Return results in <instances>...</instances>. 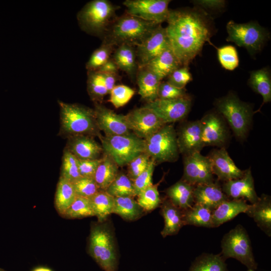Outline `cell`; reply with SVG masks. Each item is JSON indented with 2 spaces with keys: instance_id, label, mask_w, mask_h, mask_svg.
<instances>
[{
  "instance_id": "6da1fadb",
  "label": "cell",
  "mask_w": 271,
  "mask_h": 271,
  "mask_svg": "<svg viewBox=\"0 0 271 271\" xmlns=\"http://www.w3.org/2000/svg\"><path fill=\"white\" fill-rule=\"evenodd\" d=\"M211 18L200 8L169 10L165 28L171 49L181 66H188L205 43H210Z\"/></svg>"
},
{
  "instance_id": "7a4b0ae2",
  "label": "cell",
  "mask_w": 271,
  "mask_h": 271,
  "mask_svg": "<svg viewBox=\"0 0 271 271\" xmlns=\"http://www.w3.org/2000/svg\"><path fill=\"white\" fill-rule=\"evenodd\" d=\"M160 24L125 14L116 17L103 37L114 46L122 44L137 46Z\"/></svg>"
},
{
  "instance_id": "3957f363",
  "label": "cell",
  "mask_w": 271,
  "mask_h": 271,
  "mask_svg": "<svg viewBox=\"0 0 271 271\" xmlns=\"http://www.w3.org/2000/svg\"><path fill=\"white\" fill-rule=\"evenodd\" d=\"M60 107L59 134L67 138L100 134L93 109L76 103H68L58 100Z\"/></svg>"
},
{
  "instance_id": "277c9868",
  "label": "cell",
  "mask_w": 271,
  "mask_h": 271,
  "mask_svg": "<svg viewBox=\"0 0 271 271\" xmlns=\"http://www.w3.org/2000/svg\"><path fill=\"white\" fill-rule=\"evenodd\" d=\"M88 252L103 270L117 271L118 261L115 237L106 221L92 226Z\"/></svg>"
},
{
  "instance_id": "5b68a950",
  "label": "cell",
  "mask_w": 271,
  "mask_h": 271,
  "mask_svg": "<svg viewBox=\"0 0 271 271\" xmlns=\"http://www.w3.org/2000/svg\"><path fill=\"white\" fill-rule=\"evenodd\" d=\"M118 8L107 0L91 1L77 14L79 25L87 34L103 38L117 17Z\"/></svg>"
},
{
  "instance_id": "8992f818",
  "label": "cell",
  "mask_w": 271,
  "mask_h": 271,
  "mask_svg": "<svg viewBox=\"0 0 271 271\" xmlns=\"http://www.w3.org/2000/svg\"><path fill=\"white\" fill-rule=\"evenodd\" d=\"M215 106L227 121L236 138L244 139L252 122V107L241 101L233 93L217 99Z\"/></svg>"
},
{
  "instance_id": "52a82bcc",
  "label": "cell",
  "mask_w": 271,
  "mask_h": 271,
  "mask_svg": "<svg viewBox=\"0 0 271 271\" xmlns=\"http://www.w3.org/2000/svg\"><path fill=\"white\" fill-rule=\"evenodd\" d=\"M103 154L110 157L118 165H127L133 159L145 153L144 140L132 132L120 136H98Z\"/></svg>"
},
{
  "instance_id": "ba28073f",
  "label": "cell",
  "mask_w": 271,
  "mask_h": 271,
  "mask_svg": "<svg viewBox=\"0 0 271 271\" xmlns=\"http://www.w3.org/2000/svg\"><path fill=\"white\" fill-rule=\"evenodd\" d=\"M221 248L220 254L225 260L234 258L247 269L256 270L258 264L253 255L250 239L242 225H237L223 235Z\"/></svg>"
},
{
  "instance_id": "9c48e42d",
  "label": "cell",
  "mask_w": 271,
  "mask_h": 271,
  "mask_svg": "<svg viewBox=\"0 0 271 271\" xmlns=\"http://www.w3.org/2000/svg\"><path fill=\"white\" fill-rule=\"evenodd\" d=\"M144 141L145 153L156 164L177 160L180 153L173 124H165Z\"/></svg>"
},
{
  "instance_id": "30bf717a",
  "label": "cell",
  "mask_w": 271,
  "mask_h": 271,
  "mask_svg": "<svg viewBox=\"0 0 271 271\" xmlns=\"http://www.w3.org/2000/svg\"><path fill=\"white\" fill-rule=\"evenodd\" d=\"M226 40L245 48L251 54L260 51L269 38L268 32L258 23L238 24L229 21L226 25Z\"/></svg>"
},
{
  "instance_id": "8fae6325",
  "label": "cell",
  "mask_w": 271,
  "mask_h": 271,
  "mask_svg": "<svg viewBox=\"0 0 271 271\" xmlns=\"http://www.w3.org/2000/svg\"><path fill=\"white\" fill-rule=\"evenodd\" d=\"M170 0H126V13L142 20L161 24L166 21Z\"/></svg>"
},
{
  "instance_id": "7c38bea8",
  "label": "cell",
  "mask_w": 271,
  "mask_h": 271,
  "mask_svg": "<svg viewBox=\"0 0 271 271\" xmlns=\"http://www.w3.org/2000/svg\"><path fill=\"white\" fill-rule=\"evenodd\" d=\"M183 180L193 185L209 183L215 180L210 160L200 152L184 155Z\"/></svg>"
},
{
  "instance_id": "4fadbf2b",
  "label": "cell",
  "mask_w": 271,
  "mask_h": 271,
  "mask_svg": "<svg viewBox=\"0 0 271 271\" xmlns=\"http://www.w3.org/2000/svg\"><path fill=\"white\" fill-rule=\"evenodd\" d=\"M192 104L191 98L174 99H157L145 106L152 110L164 124H171L184 119L189 113Z\"/></svg>"
},
{
  "instance_id": "5bb4252c",
  "label": "cell",
  "mask_w": 271,
  "mask_h": 271,
  "mask_svg": "<svg viewBox=\"0 0 271 271\" xmlns=\"http://www.w3.org/2000/svg\"><path fill=\"white\" fill-rule=\"evenodd\" d=\"M125 116L130 131L144 140L166 124L152 110L145 106L131 110Z\"/></svg>"
},
{
  "instance_id": "9a60e30c",
  "label": "cell",
  "mask_w": 271,
  "mask_h": 271,
  "mask_svg": "<svg viewBox=\"0 0 271 271\" xmlns=\"http://www.w3.org/2000/svg\"><path fill=\"white\" fill-rule=\"evenodd\" d=\"M170 46L166 28L159 25L136 50L139 67L146 65Z\"/></svg>"
},
{
  "instance_id": "2e32d148",
  "label": "cell",
  "mask_w": 271,
  "mask_h": 271,
  "mask_svg": "<svg viewBox=\"0 0 271 271\" xmlns=\"http://www.w3.org/2000/svg\"><path fill=\"white\" fill-rule=\"evenodd\" d=\"M97 127L105 136H120L131 133L125 115L117 114L100 103H94Z\"/></svg>"
},
{
  "instance_id": "e0dca14e",
  "label": "cell",
  "mask_w": 271,
  "mask_h": 271,
  "mask_svg": "<svg viewBox=\"0 0 271 271\" xmlns=\"http://www.w3.org/2000/svg\"><path fill=\"white\" fill-rule=\"evenodd\" d=\"M221 187L229 199H242L252 204L259 198L255 190L254 179L250 168L244 171L240 178L223 182Z\"/></svg>"
},
{
  "instance_id": "ac0fdd59",
  "label": "cell",
  "mask_w": 271,
  "mask_h": 271,
  "mask_svg": "<svg viewBox=\"0 0 271 271\" xmlns=\"http://www.w3.org/2000/svg\"><path fill=\"white\" fill-rule=\"evenodd\" d=\"M200 121L202 148L208 146L221 147L225 144L228 132L220 116L215 113H209L204 115Z\"/></svg>"
},
{
  "instance_id": "d6986e66",
  "label": "cell",
  "mask_w": 271,
  "mask_h": 271,
  "mask_svg": "<svg viewBox=\"0 0 271 271\" xmlns=\"http://www.w3.org/2000/svg\"><path fill=\"white\" fill-rule=\"evenodd\" d=\"M209 158L213 175L218 181L223 182L236 179L242 176L244 171L239 169L234 164L226 149H214Z\"/></svg>"
},
{
  "instance_id": "ffe728a7",
  "label": "cell",
  "mask_w": 271,
  "mask_h": 271,
  "mask_svg": "<svg viewBox=\"0 0 271 271\" xmlns=\"http://www.w3.org/2000/svg\"><path fill=\"white\" fill-rule=\"evenodd\" d=\"M201 132L200 120L188 121L182 124L176 131L179 153L184 156L200 152L203 148Z\"/></svg>"
},
{
  "instance_id": "44dd1931",
  "label": "cell",
  "mask_w": 271,
  "mask_h": 271,
  "mask_svg": "<svg viewBox=\"0 0 271 271\" xmlns=\"http://www.w3.org/2000/svg\"><path fill=\"white\" fill-rule=\"evenodd\" d=\"M65 149L79 160H94L100 158L103 151L101 145L93 137L78 135L67 138Z\"/></svg>"
},
{
  "instance_id": "7402d4cb",
  "label": "cell",
  "mask_w": 271,
  "mask_h": 271,
  "mask_svg": "<svg viewBox=\"0 0 271 271\" xmlns=\"http://www.w3.org/2000/svg\"><path fill=\"white\" fill-rule=\"evenodd\" d=\"M193 195L195 204L207 207L212 211L222 202L229 199L218 180L195 186Z\"/></svg>"
},
{
  "instance_id": "603a6c76",
  "label": "cell",
  "mask_w": 271,
  "mask_h": 271,
  "mask_svg": "<svg viewBox=\"0 0 271 271\" xmlns=\"http://www.w3.org/2000/svg\"><path fill=\"white\" fill-rule=\"evenodd\" d=\"M160 214L164 220V226L161 232L163 237L178 234L185 225L184 211L174 205L167 198L162 201Z\"/></svg>"
},
{
  "instance_id": "cb8c5ba5",
  "label": "cell",
  "mask_w": 271,
  "mask_h": 271,
  "mask_svg": "<svg viewBox=\"0 0 271 271\" xmlns=\"http://www.w3.org/2000/svg\"><path fill=\"white\" fill-rule=\"evenodd\" d=\"M268 237L271 236V197L262 194L245 212Z\"/></svg>"
},
{
  "instance_id": "d4e9b609",
  "label": "cell",
  "mask_w": 271,
  "mask_h": 271,
  "mask_svg": "<svg viewBox=\"0 0 271 271\" xmlns=\"http://www.w3.org/2000/svg\"><path fill=\"white\" fill-rule=\"evenodd\" d=\"M138 93L148 102L158 99V90L161 80L146 66L139 67L136 76Z\"/></svg>"
},
{
  "instance_id": "484cf974",
  "label": "cell",
  "mask_w": 271,
  "mask_h": 271,
  "mask_svg": "<svg viewBox=\"0 0 271 271\" xmlns=\"http://www.w3.org/2000/svg\"><path fill=\"white\" fill-rule=\"evenodd\" d=\"M249 206L250 204L242 199H229L223 201L212 211L213 228L230 221L240 213H245Z\"/></svg>"
},
{
  "instance_id": "4316f807",
  "label": "cell",
  "mask_w": 271,
  "mask_h": 271,
  "mask_svg": "<svg viewBox=\"0 0 271 271\" xmlns=\"http://www.w3.org/2000/svg\"><path fill=\"white\" fill-rule=\"evenodd\" d=\"M194 186L181 179L166 190V198L181 210H187L195 204Z\"/></svg>"
},
{
  "instance_id": "83f0119b",
  "label": "cell",
  "mask_w": 271,
  "mask_h": 271,
  "mask_svg": "<svg viewBox=\"0 0 271 271\" xmlns=\"http://www.w3.org/2000/svg\"><path fill=\"white\" fill-rule=\"evenodd\" d=\"M112 58L119 69L131 78L136 76L138 64L134 46L126 44L119 45L114 49Z\"/></svg>"
},
{
  "instance_id": "f1b7e54d",
  "label": "cell",
  "mask_w": 271,
  "mask_h": 271,
  "mask_svg": "<svg viewBox=\"0 0 271 271\" xmlns=\"http://www.w3.org/2000/svg\"><path fill=\"white\" fill-rule=\"evenodd\" d=\"M145 66L152 70L161 81L181 67L171 46Z\"/></svg>"
},
{
  "instance_id": "f546056e",
  "label": "cell",
  "mask_w": 271,
  "mask_h": 271,
  "mask_svg": "<svg viewBox=\"0 0 271 271\" xmlns=\"http://www.w3.org/2000/svg\"><path fill=\"white\" fill-rule=\"evenodd\" d=\"M118 166L108 155L103 154L93 179L99 189L105 191L116 177Z\"/></svg>"
},
{
  "instance_id": "4dcf8cb0",
  "label": "cell",
  "mask_w": 271,
  "mask_h": 271,
  "mask_svg": "<svg viewBox=\"0 0 271 271\" xmlns=\"http://www.w3.org/2000/svg\"><path fill=\"white\" fill-rule=\"evenodd\" d=\"M248 84L252 89L260 94L263 104L271 100V77L269 70L263 68L250 72Z\"/></svg>"
},
{
  "instance_id": "1f68e13d",
  "label": "cell",
  "mask_w": 271,
  "mask_h": 271,
  "mask_svg": "<svg viewBox=\"0 0 271 271\" xmlns=\"http://www.w3.org/2000/svg\"><path fill=\"white\" fill-rule=\"evenodd\" d=\"M114 198L113 213L126 221H135L144 215L145 210L139 205L133 197Z\"/></svg>"
},
{
  "instance_id": "d6a6232c",
  "label": "cell",
  "mask_w": 271,
  "mask_h": 271,
  "mask_svg": "<svg viewBox=\"0 0 271 271\" xmlns=\"http://www.w3.org/2000/svg\"><path fill=\"white\" fill-rule=\"evenodd\" d=\"M76 197L72 182L60 177L55 196V207L60 215H64Z\"/></svg>"
},
{
  "instance_id": "836d02e7",
  "label": "cell",
  "mask_w": 271,
  "mask_h": 271,
  "mask_svg": "<svg viewBox=\"0 0 271 271\" xmlns=\"http://www.w3.org/2000/svg\"><path fill=\"white\" fill-rule=\"evenodd\" d=\"M225 260L220 253L204 252L195 258L188 271H229Z\"/></svg>"
},
{
  "instance_id": "e575fe53",
  "label": "cell",
  "mask_w": 271,
  "mask_h": 271,
  "mask_svg": "<svg viewBox=\"0 0 271 271\" xmlns=\"http://www.w3.org/2000/svg\"><path fill=\"white\" fill-rule=\"evenodd\" d=\"M89 199L98 222L106 221L108 216L113 213L114 198L105 191L100 190Z\"/></svg>"
},
{
  "instance_id": "d590c367",
  "label": "cell",
  "mask_w": 271,
  "mask_h": 271,
  "mask_svg": "<svg viewBox=\"0 0 271 271\" xmlns=\"http://www.w3.org/2000/svg\"><path fill=\"white\" fill-rule=\"evenodd\" d=\"M212 212V211L207 207L194 204L191 208L184 210L185 225L213 228Z\"/></svg>"
},
{
  "instance_id": "8d00e7d4",
  "label": "cell",
  "mask_w": 271,
  "mask_h": 271,
  "mask_svg": "<svg viewBox=\"0 0 271 271\" xmlns=\"http://www.w3.org/2000/svg\"><path fill=\"white\" fill-rule=\"evenodd\" d=\"M87 90L94 103L101 104L104 97L108 94L102 73L98 71H87Z\"/></svg>"
},
{
  "instance_id": "74e56055",
  "label": "cell",
  "mask_w": 271,
  "mask_h": 271,
  "mask_svg": "<svg viewBox=\"0 0 271 271\" xmlns=\"http://www.w3.org/2000/svg\"><path fill=\"white\" fill-rule=\"evenodd\" d=\"M105 191L113 197L136 196L133 181L123 172L118 173Z\"/></svg>"
},
{
  "instance_id": "f35d334b",
  "label": "cell",
  "mask_w": 271,
  "mask_h": 271,
  "mask_svg": "<svg viewBox=\"0 0 271 271\" xmlns=\"http://www.w3.org/2000/svg\"><path fill=\"white\" fill-rule=\"evenodd\" d=\"M161 182L153 184L138 195L137 201L145 211H152L160 206L162 200L158 187Z\"/></svg>"
},
{
  "instance_id": "ab89813d",
  "label": "cell",
  "mask_w": 271,
  "mask_h": 271,
  "mask_svg": "<svg viewBox=\"0 0 271 271\" xmlns=\"http://www.w3.org/2000/svg\"><path fill=\"white\" fill-rule=\"evenodd\" d=\"M114 47L111 44L103 41L100 46L92 53L87 62L86 68L87 71L98 70L110 58Z\"/></svg>"
},
{
  "instance_id": "60d3db41",
  "label": "cell",
  "mask_w": 271,
  "mask_h": 271,
  "mask_svg": "<svg viewBox=\"0 0 271 271\" xmlns=\"http://www.w3.org/2000/svg\"><path fill=\"white\" fill-rule=\"evenodd\" d=\"M63 216L70 219L94 216L90 199L77 196Z\"/></svg>"
},
{
  "instance_id": "b9f144b4",
  "label": "cell",
  "mask_w": 271,
  "mask_h": 271,
  "mask_svg": "<svg viewBox=\"0 0 271 271\" xmlns=\"http://www.w3.org/2000/svg\"><path fill=\"white\" fill-rule=\"evenodd\" d=\"M60 177L71 182L81 177L78 159L66 149L63 151L62 158Z\"/></svg>"
},
{
  "instance_id": "7bdbcfd3",
  "label": "cell",
  "mask_w": 271,
  "mask_h": 271,
  "mask_svg": "<svg viewBox=\"0 0 271 271\" xmlns=\"http://www.w3.org/2000/svg\"><path fill=\"white\" fill-rule=\"evenodd\" d=\"M135 91L130 87L116 85L110 91L109 101L116 108L126 104L132 97Z\"/></svg>"
},
{
  "instance_id": "ee69618b",
  "label": "cell",
  "mask_w": 271,
  "mask_h": 271,
  "mask_svg": "<svg viewBox=\"0 0 271 271\" xmlns=\"http://www.w3.org/2000/svg\"><path fill=\"white\" fill-rule=\"evenodd\" d=\"M217 54L219 61L224 69L232 71L238 66V54L233 46L227 45L218 48Z\"/></svg>"
},
{
  "instance_id": "f6af8a7d",
  "label": "cell",
  "mask_w": 271,
  "mask_h": 271,
  "mask_svg": "<svg viewBox=\"0 0 271 271\" xmlns=\"http://www.w3.org/2000/svg\"><path fill=\"white\" fill-rule=\"evenodd\" d=\"M72 184L77 196L88 199L100 190L93 178L81 177Z\"/></svg>"
},
{
  "instance_id": "bcb514c9",
  "label": "cell",
  "mask_w": 271,
  "mask_h": 271,
  "mask_svg": "<svg viewBox=\"0 0 271 271\" xmlns=\"http://www.w3.org/2000/svg\"><path fill=\"white\" fill-rule=\"evenodd\" d=\"M151 159L143 153L133 159L127 165L128 177L133 181L148 167Z\"/></svg>"
},
{
  "instance_id": "7dc6e473",
  "label": "cell",
  "mask_w": 271,
  "mask_h": 271,
  "mask_svg": "<svg viewBox=\"0 0 271 271\" xmlns=\"http://www.w3.org/2000/svg\"><path fill=\"white\" fill-rule=\"evenodd\" d=\"M156 165L151 159L147 168L133 181L136 196L153 184L152 176Z\"/></svg>"
},
{
  "instance_id": "c3c4849f",
  "label": "cell",
  "mask_w": 271,
  "mask_h": 271,
  "mask_svg": "<svg viewBox=\"0 0 271 271\" xmlns=\"http://www.w3.org/2000/svg\"><path fill=\"white\" fill-rule=\"evenodd\" d=\"M188 95L185 88L177 87L168 81H161L158 90V96L161 99H174Z\"/></svg>"
},
{
  "instance_id": "681fc988",
  "label": "cell",
  "mask_w": 271,
  "mask_h": 271,
  "mask_svg": "<svg viewBox=\"0 0 271 271\" xmlns=\"http://www.w3.org/2000/svg\"><path fill=\"white\" fill-rule=\"evenodd\" d=\"M167 78V81L180 88H185L186 84L192 80V76L188 66H181L176 69Z\"/></svg>"
},
{
  "instance_id": "f907efd6",
  "label": "cell",
  "mask_w": 271,
  "mask_h": 271,
  "mask_svg": "<svg viewBox=\"0 0 271 271\" xmlns=\"http://www.w3.org/2000/svg\"><path fill=\"white\" fill-rule=\"evenodd\" d=\"M101 161V157L94 160L78 159L79 171L81 177L93 178Z\"/></svg>"
},
{
  "instance_id": "816d5d0a",
  "label": "cell",
  "mask_w": 271,
  "mask_h": 271,
  "mask_svg": "<svg viewBox=\"0 0 271 271\" xmlns=\"http://www.w3.org/2000/svg\"><path fill=\"white\" fill-rule=\"evenodd\" d=\"M193 3L199 7L212 10H220L224 7L225 4L222 0L193 1Z\"/></svg>"
},
{
  "instance_id": "f5cc1de1",
  "label": "cell",
  "mask_w": 271,
  "mask_h": 271,
  "mask_svg": "<svg viewBox=\"0 0 271 271\" xmlns=\"http://www.w3.org/2000/svg\"><path fill=\"white\" fill-rule=\"evenodd\" d=\"M103 78L104 84L108 94L115 85V83L119 79L118 74L113 73H104Z\"/></svg>"
},
{
  "instance_id": "db71d44e",
  "label": "cell",
  "mask_w": 271,
  "mask_h": 271,
  "mask_svg": "<svg viewBox=\"0 0 271 271\" xmlns=\"http://www.w3.org/2000/svg\"><path fill=\"white\" fill-rule=\"evenodd\" d=\"M118 70L116 63L112 58H110L97 71L104 73L118 74Z\"/></svg>"
},
{
  "instance_id": "11a10c76",
  "label": "cell",
  "mask_w": 271,
  "mask_h": 271,
  "mask_svg": "<svg viewBox=\"0 0 271 271\" xmlns=\"http://www.w3.org/2000/svg\"><path fill=\"white\" fill-rule=\"evenodd\" d=\"M32 271H52L51 269L45 267H38L34 269Z\"/></svg>"
},
{
  "instance_id": "9f6ffc18",
  "label": "cell",
  "mask_w": 271,
  "mask_h": 271,
  "mask_svg": "<svg viewBox=\"0 0 271 271\" xmlns=\"http://www.w3.org/2000/svg\"><path fill=\"white\" fill-rule=\"evenodd\" d=\"M247 271H257L255 269H247Z\"/></svg>"
},
{
  "instance_id": "6f0895ef",
  "label": "cell",
  "mask_w": 271,
  "mask_h": 271,
  "mask_svg": "<svg viewBox=\"0 0 271 271\" xmlns=\"http://www.w3.org/2000/svg\"><path fill=\"white\" fill-rule=\"evenodd\" d=\"M0 271H6V270H5L4 269L2 268H0Z\"/></svg>"
}]
</instances>
